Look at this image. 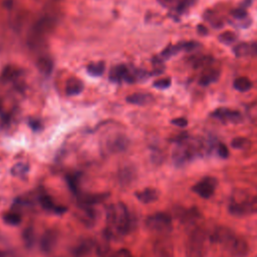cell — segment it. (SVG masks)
Masks as SVG:
<instances>
[{"instance_id": "cell-1", "label": "cell", "mask_w": 257, "mask_h": 257, "mask_svg": "<svg viewBox=\"0 0 257 257\" xmlns=\"http://www.w3.org/2000/svg\"><path fill=\"white\" fill-rule=\"evenodd\" d=\"M106 224L108 233L112 236H122L132 230L133 221L126 206L120 202L111 204L106 209Z\"/></svg>"}, {"instance_id": "cell-2", "label": "cell", "mask_w": 257, "mask_h": 257, "mask_svg": "<svg viewBox=\"0 0 257 257\" xmlns=\"http://www.w3.org/2000/svg\"><path fill=\"white\" fill-rule=\"evenodd\" d=\"M207 232L202 227H195L186 242L187 257H205Z\"/></svg>"}, {"instance_id": "cell-3", "label": "cell", "mask_w": 257, "mask_h": 257, "mask_svg": "<svg viewBox=\"0 0 257 257\" xmlns=\"http://www.w3.org/2000/svg\"><path fill=\"white\" fill-rule=\"evenodd\" d=\"M228 211L231 215L237 217L257 214V195L239 199L233 198L228 205Z\"/></svg>"}, {"instance_id": "cell-4", "label": "cell", "mask_w": 257, "mask_h": 257, "mask_svg": "<svg viewBox=\"0 0 257 257\" xmlns=\"http://www.w3.org/2000/svg\"><path fill=\"white\" fill-rule=\"evenodd\" d=\"M146 226L149 230L156 233H170L173 229L172 216L166 212L151 214L146 219Z\"/></svg>"}, {"instance_id": "cell-5", "label": "cell", "mask_w": 257, "mask_h": 257, "mask_svg": "<svg viewBox=\"0 0 257 257\" xmlns=\"http://www.w3.org/2000/svg\"><path fill=\"white\" fill-rule=\"evenodd\" d=\"M217 179L212 176H206L198 181L192 187V191L203 199L211 198L217 188Z\"/></svg>"}, {"instance_id": "cell-6", "label": "cell", "mask_w": 257, "mask_h": 257, "mask_svg": "<svg viewBox=\"0 0 257 257\" xmlns=\"http://www.w3.org/2000/svg\"><path fill=\"white\" fill-rule=\"evenodd\" d=\"M224 248L233 257H246L249 252V245L247 241L242 236H238L236 234L229 240Z\"/></svg>"}, {"instance_id": "cell-7", "label": "cell", "mask_w": 257, "mask_h": 257, "mask_svg": "<svg viewBox=\"0 0 257 257\" xmlns=\"http://www.w3.org/2000/svg\"><path fill=\"white\" fill-rule=\"evenodd\" d=\"M235 234L236 233L229 227L217 226L209 235V239L212 243H217L224 247Z\"/></svg>"}, {"instance_id": "cell-8", "label": "cell", "mask_w": 257, "mask_h": 257, "mask_svg": "<svg viewBox=\"0 0 257 257\" xmlns=\"http://www.w3.org/2000/svg\"><path fill=\"white\" fill-rule=\"evenodd\" d=\"M212 115L221 121L227 123V122H232V123H238L242 120V114L238 110H233L225 107H219L217 108Z\"/></svg>"}, {"instance_id": "cell-9", "label": "cell", "mask_w": 257, "mask_h": 257, "mask_svg": "<svg viewBox=\"0 0 257 257\" xmlns=\"http://www.w3.org/2000/svg\"><path fill=\"white\" fill-rule=\"evenodd\" d=\"M176 215L180 222L185 225H192L195 224L200 218H201V213L196 207H191V208H180L177 212Z\"/></svg>"}, {"instance_id": "cell-10", "label": "cell", "mask_w": 257, "mask_h": 257, "mask_svg": "<svg viewBox=\"0 0 257 257\" xmlns=\"http://www.w3.org/2000/svg\"><path fill=\"white\" fill-rule=\"evenodd\" d=\"M155 257H174V246L170 239L161 238L154 244Z\"/></svg>"}, {"instance_id": "cell-11", "label": "cell", "mask_w": 257, "mask_h": 257, "mask_svg": "<svg viewBox=\"0 0 257 257\" xmlns=\"http://www.w3.org/2000/svg\"><path fill=\"white\" fill-rule=\"evenodd\" d=\"M136 197L143 204H151L159 199V191L155 188H145L136 192Z\"/></svg>"}, {"instance_id": "cell-12", "label": "cell", "mask_w": 257, "mask_h": 257, "mask_svg": "<svg viewBox=\"0 0 257 257\" xmlns=\"http://www.w3.org/2000/svg\"><path fill=\"white\" fill-rule=\"evenodd\" d=\"M130 73L131 72L128 71V69L125 65H123V64L115 65L110 69L109 79L113 82H120L121 80L128 82Z\"/></svg>"}, {"instance_id": "cell-13", "label": "cell", "mask_w": 257, "mask_h": 257, "mask_svg": "<svg viewBox=\"0 0 257 257\" xmlns=\"http://www.w3.org/2000/svg\"><path fill=\"white\" fill-rule=\"evenodd\" d=\"M233 52L237 57H245L253 53H257V45L249 43H239L233 47Z\"/></svg>"}, {"instance_id": "cell-14", "label": "cell", "mask_w": 257, "mask_h": 257, "mask_svg": "<svg viewBox=\"0 0 257 257\" xmlns=\"http://www.w3.org/2000/svg\"><path fill=\"white\" fill-rule=\"evenodd\" d=\"M77 216H78L79 220L85 225L93 224V221L95 219L94 211H93V209H91L90 205H84V206L80 207Z\"/></svg>"}, {"instance_id": "cell-15", "label": "cell", "mask_w": 257, "mask_h": 257, "mask_svg": "<svg viewBox=\"0 0 257 257\" xmlns=\"http://www.w3.org/2000/svg\"><path fill=\"white\" fill-rule=\"evenodd\" d=\"M153 100V96L149 93H144V92H138V93H133L128 96H126V101L133 104H138V105H144Z\"/></svg>"}, {"instance_id": "cell-16", "label": "cell", "mask_w": 257, "mask_h": 257, "mask_svg": "<svg viewBox=\"0 0 257 257\" xmlns=\"http://www.w3.org/2000/svg\"><path fill=\"white\" fill-rule=\"evenodd\" d=\"M56 242V235L52 231H47L43 234L40 241V248L44 252H49Z\"/></svg>"}, {"instance_id": "cell-17", "label": "cell", "mask_w": 257, "mask_h": 257, "mask_svg": "<svg viewBox=\"0 0 257 257\" xmlns=\"http://www.w3.org/2000/svg\"><path fill=\"white\" fill-rule=\"evenodd\" d=\"M233 86L236 90L240 91V92H245L247 90H249L252 86L251 80L245 76H240L235 78V80L233 81Z\"/></svg>"}, {"instance_id": "cell-18", "label": "cell", "mask_w": 257, "mask_h": 257, "mask_svg": "<svg viewBox=\"0 0 257 257\" xmlns=\"http://www.w3.org/2000/svg\"><path fill=\"white\" fill-rule=\"evenodd\" d=\"M83 89V84L78 79H71L66 84V93L68 95L79 94Z\"/></svg>"}, {"instance_id": "cell-19", "label": "cell", "mask_w": 257, "mask_h": 257, "mask_svg": "<svg viewBox=\"0 0 257 257\" xmlns=\"http://www.w3.org/2000/svg\"><path fill=\"white\" fill-rule=\"evenodd\" d=\"M104 62L102 61H98L95 63H90L89 65H87L86 67V71L89 75L91 76H100L103 71H104Z\"/></svg>"}, {"instance_id": "cell-20", "label": "cell", "mask_w": 257, "mask_h": 257, "mask_svg": "<svg viewBox=\"0 0 257 257\" xmlns=\"http://www.w3.org/2000/svg\"><path fill=\"white\" fill-rule=\"evenodd\" d=\"M29 171V166L26 163H17L11 168V174L14 177H23Z\"/></svg>"}, {"instance_id": "cell-21", "label": "cell", "mask_w": 257, "mask_h": 257, "mask_svg": "<svg viewBox=\"0 0 257 257\" xmlns=\"http://www.w3.org/2000/svg\"><path fill=\"white\" fill-rule=\"evenodd\" d=\"M219 41L222 42L223 44H232L233 42L236 41L237 39V34L231 30H227V31H224L223 33H221L218 37Z\"/></svg>"}, {"instance_id": "cell-22", "label": "cell", "mask_w": 257, "mask_h": 257, "mask_svg": "<svg viewBox=\"0 0 257 257\" xmlns=\"http://www.w3.org/2000/svg\"><path fill=\"white\" fill-rule=\"evenodd\" d=\"M40 203L42 205V207L46 210H50V211H53V212H58L60 213L62 210H60V207H57L54 202L52 201V199L50 197H47V196H44L40 199Z\"/></svg>"}, {"instance_id": "cell-23", "label": "cell", "mask_w": 257, "mask_h": 257, "mask_svg": "<svg viewBox=\"0 0 257 257\" xmlns=\"http://www.w3.org/2000/svg\"><path fill=\"white\" fill-rule=\"evenodd\" d=\"M182 49V43L181 44H176V45H169L166 49L163 50L162 52V57L165 59H168L172 57L173 55L179 53Z\"/></svg>"}, {"instance_id": "cell-24", "label": "cell", "mask_w": 257, "mask_h": 257, "mask_svg": "<svg viewBox=\"0 0 257 257\" xmlns=\"http://www.w3.org/2000/svg\"><path fill=\"white\" fill-rule=\"evenodd\" d=\"M250 146V141L246 138H235L231 142V147L236 150H244Z\"/></svg>"}, {"instance_id": "cell-25", "label": "cell", "mask_w": 257, "mask_h": 257, "mask_svg": "<svg viewBox=\"0 0 257 257\" xmlns=\"http://www.w3.org/2000/svg\"><path fill=\"white\" fill-rule=\"evenodd\" d=\"M3 220L9 225H18L21 222V217L15 212H7L3 215Z\"/></svg>"}, {"instance_id": "cell-26", "label": "cell", "mask_w": 257, "mask_h": 257, "mask_svg": "<svg viewBox=\"0 0 257 257\" xmlns=\"http://www.w3.org/2000/svg\"><path fill=\"white\" fill-rule=\"evenodd\" d=\"M218 76H219V73L217 71H209L208 73L202 76V78L200 79V84L204 86L211 84L212 82H215L218 79Z\"/></svg>"}, {"instance_id": "cell-27", "label": "cell", "mask_w": 257, "mask_h": 257, "mask_svg": "<svg viewBox=\"0 0 257 257\" xmlns=\"http://www.w3.org/2000/svg\"><path fill=\"white\" fill-rule=\"evenodd\" d=\"M108 148L113 151V152H118V151H122L125 148V141L123 138H115L114 140H112L108 146Z\"/></svg>"}, {"instance_id": "cell-28", "label": "cell", "mask_w": 257, "mask_h": 257, "mask_svg": "<svg viewBox=\"0 0 257 257\" xmlns=\"http://www.w3.org/2000/svg\"><path fill=\"white\" fill-rule=\"evenodd\" d=\"M197 0H181L178 4V7H177V12L179 14H182L186 11H188L195 3H196Z\"/></svg>"}, {"instance_id": "cell-29", "label": "cell", "mask_w": 257, "mask_h": 257, "mask_svg": "<svg viewBox=\"0 0 257 257\" xmlns=\"http://www.w3.org/2000/svg\"><path fill=\"white\" fill-rule=\"evenodd\" d=\"M232 16L237 20V21H242L246 18H248V13L243 7H239L235 10L232 11Z\"/></svg>"}, {"instance_id": "cell-30", "label": "cell", "mask_w": 257, "mask_h": 257, "mask_svg": "<svg viewBox=\"0 0 257 257\" xmlns=\"http://www.w3.org/2000/svg\"><path fill=\"white\" fill-rule=\"evenodd\" d=\"M154 87L159 88V89H166L171 85V79L168 77H164V78H160L154 81L153 83Z\"/></svg>"}, {"instance_id": "cell-31", "label": "cell", "mask_w": 257, "mask_h": 257, "mask_svg": "<svg viewBox=\"0 0 257 257\" xmlns=\"http://www.w3.org/2000/svg\"><path fill=\"white\" fill-rule=\"evenodd\" d=\"M107 257H134V255L132 254V252L128 249L120 248V249L110 253L109 255H107Z\"/></svg>"}, {"instance_id": "cell-32", "label": "cell", "mask_w": 257, "mask_h": 257, "mask_svg": "<svg viewBox=\"0 0 257 257\" xmlns=\"http://www.w3.org/2000/svg\"><path fill=\"white\" fill-rule=\"evenodd\" d=\"M217 153H218L219 157L222 158V159H227L228 156H229V150H228V148L226 147V145H224V144H222V143H220V144L218 145V147H217Z\"/></svg>"}, {"instance_id": "cell-33", "label": "cell", "mask_w": 257, "mask_h": 257, "mask_svg": "<svg viewBox=\"0 0 257 257\" xmlns=\"http://www.w3.org/2000/svg\"><path fill=\"white\" fill-rule=\"evenodd\" d=\"M197 47H199V43L196 42V41H189V42H184L182 43V49L187 51V52H190V51H193L195 50Z\"/></svg>"}, {"instance_id": "cell-34", "label": "cell", "mask_w": 257, "mask_h": 257, "mask_svg": "<svg viewBox=\"0 0 257 257\" xmlns=\"http://www.w3.org/2000/svg\"><path fill=\"white\" fill-rule=\"evenodd\" d=\"M171 122H172L173 124H175V125H177V126H181V127H185V126H187V124H188V120H187V118H185V117L173 118V119L171 120Z\"/></svg>"}, {"instance_id": "cell-35", "label": "cell", "mask_w": 257, "mask_h": 257, "mask_svg": "<svg viewBox=\"0 0 257 257\" xmlns=\"http://www.w3.org/2000/svg\"><path fill=\"white\" fill-rule=\"evenodd\" d=\"M197 30H198V33L201 34V35H203V36H205V35L208 34V29H207L204 25H198Z\"/></svg>"}, {"instance_id": "cell-36", "label": "cell", "mask_w": 257, "mask_h": 257, "mask_svg": "<svg viewBox=\"0 0 257 257\" xmlns=\"http://www.w3.org/2000/svg\"><path fill=\"white\" fill-rule=\"evenodd\" d=\"M255 257H257V255H256V256H255Z\"/></svg>"}]
</instances>
